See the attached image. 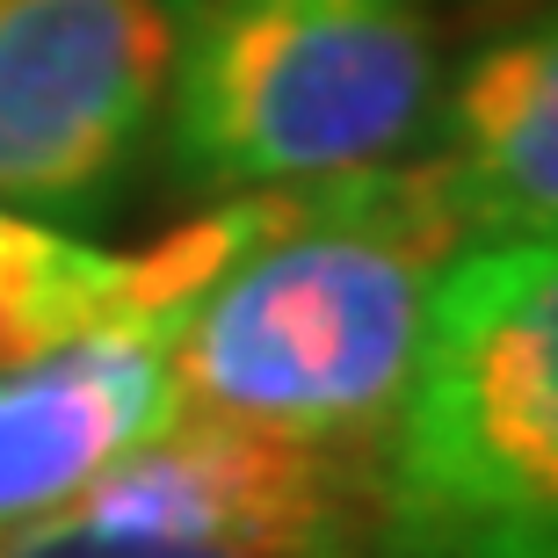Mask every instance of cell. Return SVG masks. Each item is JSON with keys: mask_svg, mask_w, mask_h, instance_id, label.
<instances>
[{"mask_svg": "<svg viewBox=\"0 0 558 558\" xmlns=\"http://www.w3.org/2000/svg\"><path fill=\"white\" fill-rule=\"evenodd\" d=\"M0 558H371V537H254V544H182V537H131V530H87L59 508L0 530Z\"/></svg>", "mask_w": 558, "mask_h": 558, "instance_id": "obj_8", "label": "cell"}, {"mask_svg": "<svg viewBox=\"0 0 558 558\" xmlns=\"http://www.w3.org/2000/svg\"><path fill=\"white\" fill-rule=\"evenodd\" d=\"M464 247L472 232L435 153L283 189V218L167 333L182 414L377 464L428 341L435 283Z\"/></svg>", "mask_w": 558, "mask_h": 558, "instance_id": "obj_1", "label": "cell"}, {"mask_svg": "<svg viewBox=\"0 0 558 558\" xmlns=\"http://www.w3.org/2000/svg\"><path fill=\"white\" fill-rule=\"evenodd\" d=\"M371 558H558V240H478L442 269Z\"/></svg>", "mask_w": 558, "mask_h": 558, "instance_id": "obj_2", "label": "cell"}, {"mask_svg": "<svg viewBox=\"0 0 558 558\" xmlns=\"http://www.w3.org/2000/svg\"><path fill=\"white\" fill-rule=\"evenodd\" d=\"M486 8H508V0H486ZM522 8H530V0H522Z\"/></svg>", "mask_w": 558, "mask_h": 558, "instance_id": "obj_9", "label": "cell"}, {"mask_svg": "<svg viewBox=\"0 0 558 558\" xmlns=\"http://www.w3.org/2000/svg\"><path fill=\"white\" fill-rule=\"evenodd\" d=\"M174 327H102L0 371V530L81 494L109 457L182 414Z\"/></svg>", "mask_w": 558, "mask_h": 558, "instance_id": "obj_6", "label": "cell"}, {"mask_svg": "<svg viewBox=\"0 0 558 558\" xmlns=\"http://www.w3.org/2000/svg\"><path fill=\"white\" fill-rule=\"evenodd\" d=\"M276 218H283V189L210 196L204 218L174 226L167 240L109 254L44 218L0 210V371L102 327H174L210 276L232 254H247Z\"/></svg>", "mask_w": 558, "mask_h": 558, "instance_id": "obj_5", "label": "cell"}, {"mask_svg": "<svg viewBox=\"0 0 558 558\" xmlns=\"http://www.w3.org/2000/svg\"><path fill=\"white\" fill-rule=\"evenodd\" d=\"M182 0H0V204L87 218L145 160Z\"/></svg>", "mask_w": 558, "mask_h": 558, "instance_id": "obj_4", "label": "cell"}, {"mask_svg": "<svg viewBox=\"0 0 558 558\" xmlns=\"http://www.w3.org/2000/svg\"><path fill=\"white\" fill-rule=\"evenodd\" d=\"M435 160L478 240H558V8L486 37L435 102Z\"/></svg>", "mask_w": 558, "mask_h": 558, "instance_id": "obj_7", "label": "cell"}, {"mask_svg": "<svg viewBox=\"0 0 558 558\" xmlns=\"http://www.w3.org/2000/svg\"><path fill=\"white\" fill-rule=\"evenodd\" d=\"M435 102V0H182L167 160L196 196L298 189L407 160Z\"/></svg>", "mask_w": 558, "mask_h": 558, "instance_id": "obj_3", "label": "cell"}]
</instances>
